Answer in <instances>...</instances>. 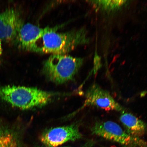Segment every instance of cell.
Wrapping results in <instances>:
<instances>
[{
	"label": "cell",
	"instance_id": "6da1fadb",
	"mask_svg": "<svg viewBox=\"0 0 147 147\" xmlns=\"http://www.w3.org/2000/svg\"><path fill=\"white\" fill-rule=\"evenodd\" d=\"M89 42L87 31L84 28L62 33L51 32L37 40L28 51L43 54H65L78 46Z\"/></svg>",
	"mask_w": 147,
	"mask_h": 147
},
{
	"label": "cell",
	"instance_id": "7a4b0ae2",
	"mask_svg": "<svg viewBox=\"0 0 147 147\" xmlns=\"http://www.w3.org/2000/svg\"><path fill=\"white\" fill-rule=\"evenodd\" d=\"M60 94L34 87L0 86V99L14 107L28 110L41 107Z\"/></svg>",
	"mask_w": 147,
	"mask_h": 147
},
{
	"label": "cell",
	"instance_id": "3957f363",
	"mask_svg": "<svg viewBox=\"0 0 147 147\" xmlns=\"http://www.w3.org/2000/svg\"><path fill=\"white\" fill-rule=\"evenodd\" d=\"M84 59L65 54H52L43 63L42 73L57 84L73 80L83 64Z\"/></svg>",
	"mask_w": 147,
	"mask_h": 147
},
{
	"label": "cell",
	"instance_id": "277c9868",
	"mask_svg": "<svg viewBox=\"0 0 147 147\" xmlns=\"http://www.w3.org/2000/svg\"><path fill=\"white\" fill-rule=\"evenodd\" d=\"M92 134L119 143L124 147H147V142L140 138L129 135L116 123L111 121L95 123Z\"/></svg>",
	"mask_w": 147,
	"mask_h": 147
},
{
	"label": "cell",
	"instance_id": "5b68a950",
	"mask_svg": "<svg viewBox=\"0 0 147 147\" xmlns=\"http://www.w3.org/2000/svg\"><path fill=\"white\" fill-rule=\"evenodd\" d=\"M85 100L81 109L86 106H93L105 111H125V108L117 102L109 92L96 83L90 87L85 94Z\"/></svg>",
	"mask_w": 147,
	"mask_h": 147
},
{
	"label": "cell",
	"instance_id": "8992f818",
	"mask_svg": "<svg viewBox=\"0 0 147 147\" xmlns=\"http://www.w3.org/2000/svg\"><path fill=\"white\" fill-rule=\"evenodd\" d=\"M82 137L78 125L73 124L46 130L41 134L40 139L45 146L57 147L69 141L78 140Z\"/></svg>",
	"mask_w": 147,
	"mask_h": 147
},
{
	"label": "cell",
	"instance_id": "52a82bcc",
	"mask_svg": "<svg viewBox=\"0 0 147 147\" xmlns=\"http://www.w3.org/2000/svg\"><path fill=\"white\" fill-rule=\"evenodd\" d=\"M24 24L19 11L9 8L0 13V40L16 43L20 29Z\"/></svg>",
	"mask_w": 147,
	"mask_h": 147
},
{
	"label": "cell",
	"instance_id": "ba28073f",
	"mask_svg": "<svg viewBox=\"0 0 147 147\" xmlns=\"http://www.w3.org/2000/svg\"><path fill=\"white\" fill-rule=\"evenodd\" d=\"M64 25L41 28L30 23L24 24L18 33L15 43L20 49L28 51L31 46L44 35L49 32H56Z\"/></svg>",
	"mask_w": 147,
	"mask_h": 147
},
{
	"label": "cell",
	"instance_id": "9c48e42d",
	"mask_svg": "<svg viewBox=\"0 0 147 147\" xmlns=\"http://www.w3.org/2000/svg\"><path fill=\"white\" fill-rule=\"evenodd\" d=\"M119 120L127 133L133 136L141 138L146 133V123L131 113L122 112Z\"/></svg>",
	"mask_w": 147,
	"mask_h": 147
},
{
	"label": "cell",
	"instance_id": "30bf717a",
	"mask_svg": "<svg viewBox=\"0 0 147 147\" xmlns=\"http://www.w3.org/2000/svg\"><path fill=\"white\" fill-rule=\"evenodd\" d=\"M0 147H22L19 137L9 130L0 129Z\"/></svg>",
	"mask_w": 147,
	"mask_h": 147
},
{
	"label": "cell",
	"instance_id": "8fae6325",
	"mask_svg": "<svg viewBox=\"0 0 147 147\" xmlns=\"http://www.w3.org/2000/svg\"><path fill=\"white\" fill-rule=\"evenodd\" d=\"M97 7L107 11H114L122 8L127 3V1H90Z\"/></svg>",
	"mask_w": 147,
	"mask_h": 147
},
{
	"label": "cell",
	"instance_id": "7c38bea8",
	"mask_svg": "<svg viewBox=\"0 0 147 147\" xmlns=\"http://www.w3.org/2000/svg\"><path fill=\"white\" fill-rule=\"evenodd\" d=\"M102 66L101 63V57L97 54V51L95 53L94 59V67L93 71L94 74H96L98 70Z\"/></svg>",
	"mask_w": 147,
	"mask_h": 147
},
{
	"label": "cell",
	"instance_id": "4fadbf2b",
	"mask_svg": "<svg viewBox=\"0 0 147 147\" xmlns=\"http://www.w3.org/2000/svg\"><path fill=\"white\" fill-rule=\"evenodd\" d=\"M93 144V142H89V143H87V144H86V146H84V147H90L91 146H92ZM42 147H49L47 146H45Z\"/></svg>",
	"mask_w": 147,
	"mask_h": 147
},
{
	"label": "cell",
	"instance_id": "5bb4252c",
	"mask_svg": "<svg viewBox=\"0 0 147 147\" xmlns=\"http://www.w3.org/2000/svg\"><path fill=\"white\" fill-rule=\"evenodd\" d=\"M3 52V49L2 48L1 41L0 40V55H1Z\"/></svg>",
	"mask_w": 147,
	"mask_h": 147
}]
</instances>
